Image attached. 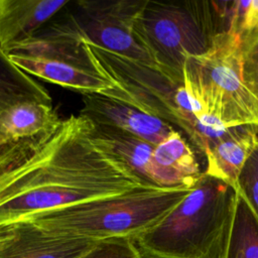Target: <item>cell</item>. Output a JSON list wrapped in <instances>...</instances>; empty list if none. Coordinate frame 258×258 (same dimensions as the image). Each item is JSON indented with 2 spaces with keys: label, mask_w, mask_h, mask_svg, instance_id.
Wrapping results in <instances>:
<instances>
[{
  "label": "cell",
  "mask_w": 258,
  "mask_h": 258,
  "mask_svg": "<svg viewBox=\"0 0 258 258\" xmlns=\"http://www.w3.org/2000/svg\"><path fill=\"white\" fill-rule=\"evenodd\" d=\"M258 143V127L230 128L228 133L205 152L204 173L223 181L235 190L240 173Z\"/></svg>",
  "instance_id": "12"
},
{
  "label": "cell",
  "mask_w": 258,
  "mask_h": 258,
  "mask_svg": "<svg viewBox=\"0 0 258 258\" xmlns=\"http://www.w3.org/2000/svg\"><path fill=\"white\" fill-rule=\"evenodd\" d=\"M141 187L148 186L93 140L91 122L72 115L0 173V225Z\"/></svg>",
  "instance_id": "1"
},
{
  "label": "cell",
  "mask_w": 258,
  "mask_h": 258,
  "mask_svg": "<svg viewBox=\"0 0 258 258\" xmlns=\"http://www.w3.org/2000/svg\"><path fill=\"white\" fill-rule=\"evenodd\" d=\"M203 172L191 145L179 131L155 145L153 182L157 187L194 188Z\"/></svg>",
  "instance_id": "13"
},
{
  "label": "cell",
  "mask_w": 258,
  "mask_h": 258,
  "mask_svg": "<svg viewBox=\"0 0 258 258\" xmlns=\"http://www.w3.org/2000/svg\"><path fill=\"white\" fill-rule=\"evenodd\" d=\"M99 72L112 84L103 93L157 117L186 135L191 147L205 154L208 148L228 133L206 117L189 97L183 84H177L149 64L85 43Z\"/></svg>",
  "instance_id": "2"
},
{
  "label": "cell",
  "mask_w": 258,
  "mask_h": 258,
  "mask_svg": "<svg viewBox=\"0 0 258 258\" xmlns=\"http://www.w3.org/2000/svg\"><path fill=\"white\" fill-rule=\"evenodd\" d=\"M95 240L51 234L29 222L15 224L12 239L0 250V258H79Z\"/></svg>",
  "instance_id": "10"
},
{
  "label": "cell",
  "mask_w": 258,
  "mask_h": 258,
  "mask_svg": "<svg viewBox=\"0 0 258 258\" xmlns=\"http://www.w3.org/2000/svg\"><path fill=\"white\" fill-rule=\"evenodd\" d=\"M236 190L258 219V143L240 173Z\"/></svg>",
  "instance_id": "19"
},
{
  "label": "cell",
  "mask_w": 258,
  "mask_h": 258,
  "mask_svg": "<svg viewBox=\"0 0 258 258\" xmlns=\"http://www.w3.org/2000/svg\"><path fill=\"white\" fill-rule=\"evenodd\" d=\"M70 3V0H0V47L7 53L29 38Z\"/></svg>",
  "instance_id": "11"
},
{
  "label": "cell",
  "mask_w": 258,
  "mask_h": 258,
  "mask_svg": "<svg viewBox=\"0 0 258 258\" xmlns=\"http://www.w3.org/2000/svg\"><path fill=\"white\" fill-rule=\"evenodd\" d=\"M239 35L244 81L258 98V29Z\"/></svg>",
  "instance_id": "17"
},
{
  "label": "cell",
  "mask_w": 258,
  "mask_h": 258,
  "mask_svg": "<svg viewBox=\"0 0 258 258\" xmlns=\"http://www.w3.org/2000/svg\"><path fill=\"white\" fill-rule=\"evenodd\" d=\"M15 231V224H9V225H0V250L1 248L9 242Z\"/></svg>",
  "instance_id": "21"
},
{
  "label": "cell",
  "mask_w": 258,
  "mask_h": 258,
  "mask_svg": "<svg viewBox=\"0 0 258 258\" xmlns=\"http://www.w3.org/2000/svg\"><path fill=\"white\" fill-rule=\"evenodd\" d=\"M46 137L20 141H7L0 137V173L27 157Z\"/></svg>",
  "instance_id": "20"
},
{
  "label": "cell",
  "mask_w": 258,
  "mask_h": 258,
  "mask_svg": "<svg viewBox=\"0 0 258 258\" xmlns=\"http://www.w3.org/2000/svg\"><path fill=\"white\" fill-rule=\"evenodd\" d=\"M80 114L92 124L117 129L153 145H158L178 131L157 117L103 94L83 95Z\"/></svg>",
  "instance_id": "9"
},
{
  "label": "cell",
  "mask_w": 258,
  "mask_h": 258,
  "mask_svg": "<svg viewBox=\"0 0 258 258\" xmlns=\"http://www.w3.org/2000/svg\"><path fill=\"white\" fill-rule=\"evenodd\" d=\"M7 55L32 78L82 95L103 94L112 89L62 11L32 36L12 46Z\"/></svg>",
  "instance_id": "7"
},
{
  "label": "cell",
  "mask_w": 258,
  "mask_h": 258,
  "mask_svg": "<svg viewBox=\"0 0 258 258\" xmlns=\"http://www.w3.org/2000/svg\"><path fill=\"white\" fill-rule=\"evenodd\" d=\"M223 258H258V219L239 191Z\"/></svg>",
  "instance_id": "16"
},
{
  "label": "cell",
  "mask_w": 258,
  "mask_h": 258,
  "mask_svg": "<svg viewBox=\"0 0 258 258\" xmlns=\"http://www.w3.org/2000/svg\"><path fill=\"white\" fill-rule=\"evenodd\" d=\"M191 189L141 187L40 213L24 221L56 235L95 241L128 238L135 242L167 216Z\"/></svg>",
  "instance_id": "5"
},
{
  "label": "cell",
  "mask_w": 258,
  "mask_h": 258,
  "mask_svg": "<svg viewBox=\"0 0 258 258\" xmlns=\"http://www.w3.org/2000/svg\"><path fill=\"white\" fill-rule=\"evenodd\" d=\"M183 87L203 114L224 128L258 127V98L244 81L234 28L216 35L205 53L186 59Z\"/></svg>",
  "instance_id": "6"
},
{
  "label": "cell",
  "mask_w": 258,
  "mask_h": 258,
  "mask_svg": "<svg viewBox=\"0 0 258 258\" xmlns=\"http://www.w3.org/2000/svg\"><path fill=\"white\" fill-rule=\"evenodd\" d=\"M25 101L52 104L51 97L44 87L17 68L0 47V113Z\"/></svg>",
  "instance_id": "15"
},
{
  "label": "cell",
  "mask_w": 258,
  "mask_h": 258,
  "mask_svg": "<svg viewBox=\"0 0 258 258\" xmlns=\"http://www.w3.org/2000/svg\"><path fill=\"white\" fill-rule=\"evenodd\" d=\"M236 199L233 187L203 172L190 192L137 238L142 258H223Z\"/></svg>",
  "instance_id": "3"
},
{
  "label": "cell",
  "mask_w": 258,
  "mask_h": 258,
  "mask_svg": "<svg viewBox=\"0 0 258 258\" xmlns=\"http://www.w3.org/2000/svg\"><path fill=\"white\" fill-rule=\"evenodd\" d=\"M144 3L145 0H79L70 1L62 12L85 43L156 68L134 29Z\"/></svg>",
  "instance_id": "8"
},
{
  "label": "cell",
  "mask_w": 258,
  "mask_h": 258,
  "mask_svg": "<svg viewBox=\"0 0 258 258\" xmlns=\"http://www.w3.org/2000/svg\"><path fill=\"white\" fill-rule=\"evenodd\" d=\"M61 120L52 104L21 102L0 113V137L7 141L43 138L51 134Z\"/></svg>",
  "instance_id": "14"
},
{
  "label": "cell",
  "mask_w": 258,
  "mask_h": 258,
  "mask_svg": "<svg viewBox=\"0 0 258 258\" xmlns=\"http://www.w3.org/2000/svg\"><path fill=\"white\" fill-rule=\"evenodd\" d=\"M233 1L145 0L135 33L156 69L183 84L189 56L205 53L216 35L230 28Z\"/></svg>",
  "instance_id": "4"
},
{
  "label": "cell",
  "mask_w": 258,
  "mask_h": 258,
  "mask_svg": "<svg viewBox=\"0 0 258 258\" xmlns=\"http://www.w3.org/2000/svg\"><path fill=\"white\" fill-rule=\"evenodd\" d=\"M79 258H142V256L133 240L112 238L96 241Z\"/></svg>",
  "instance_id": "18"
}]
</instances>
